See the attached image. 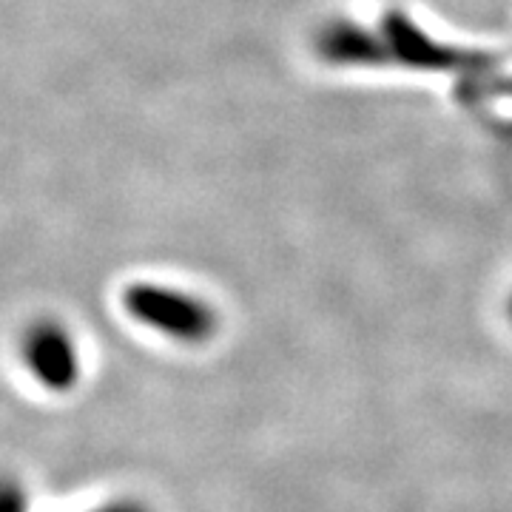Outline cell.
Wrapping results in <instances>:
<instances>
[{"instance_id": "cell-1", "label": "cell", "mask_w": 512, "mask_h": 512, "mask_svg": "<svg viewBox=\"0 0 512 512\" xmlns=\"http://www.w3.org/2000/svg\"><path fill=\"white\" fill-rule=\"evenodd\" d=\"M123 308L134 322L185 345L205 342L217 330V313L208 302L154 282L128 285L123 291Z\"/></svg>"}, {"instance_id": "cell-2", "label": "cell", "mask_w": 512, "mask_h": 512, "mask_svg": "<svg viewBox=\"0 0 512 512\" xmlns=\"http://www.w3.org/2000/svg\"><path fill=\"white\" fill-rule=\"evenodd\" d=\"M23 359L35 382L49 393H69L80 382V353L72 336L55 322H40L26 333Z\"/></svg>"}, {"instance_id": "cell-6", "label": "cell", "mask_w": 512, "mask_h": 512, "mask_svg": "<svg viewBox=\"0 0 512 512\" xmlns=\"http://www.w3.org/2000/svg\"><path fill=\"white\" fill-rule=\"evenodd\" d=\"M510 313H512V305H510Z\"/></svg>"}, {"instance_id": "cell-4", "label": "cell", "mask_w": 512, "mask_h": 512, "mask_svg": "<svg viewBox=\"0 0 512 512\" xmlns=\"http://www.w3.org/2000/svg\"><path fill=\"white\" fill-rule=\"evenodd\" d=\"M319 52L328 57L330 63H367V66L384 63L390 57L384 40H376L348 23L330 26L328 32L319 37Z\"/></svg>"}, {"instance_id": "cell-5", "label": "cell", "mask_w": 512, "mask_h": 512, "mask_svg": "<svg viewBox=\"0 0 512 512\" xmlns=\"http://www.w3.org/2000/svg\"><path fill=\"white\" fill-rule=\"evenodd\" d=\"M92 512H148L143 504H134V501H117V504H106V507H100V510Z\"/></svg>"}, {"instance_id": "cell-3", "label": "cell", "mask_w": 512, "mask_h": 512, "mask_svg": "<svg viewBox=\"0 0 512 512\" xmlns=\"http://www.w3.org/2000/svg\"><path fill=\"white\" fill-rule=\"evenodd\" d=\"M384 43L390 49V57L402 60L407 66H419V69L453 72V69H476L484 63V57L456 52V49H447V46L427 40L424 32H419L399 12L384 18Z\"/></svg>"}]
</instances>
